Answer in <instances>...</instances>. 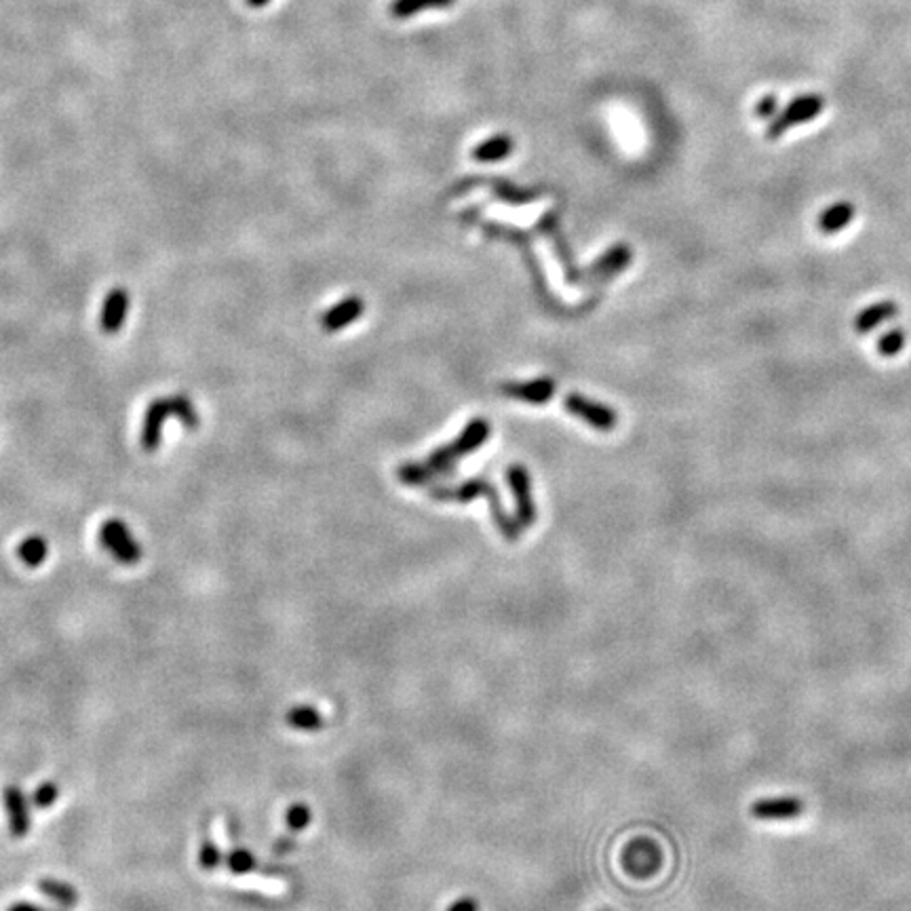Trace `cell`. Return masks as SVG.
I'll return each instance as SVG.
<instances>
[{"label":"cell","mask_w":911,"mask_h":911,"mask_svg":"<svg viewBox=\"0 0 911 911\" xmlns=\"http://www.w3.org/2000/svg\"><path fill=\"white\" fill-rule=\"evenodd\" d=\"M490 433H492L490 422L483 420V418H475V420L469 422V427L463 430V435H460L458 439H454L452 443H449V446L435 449L427 463H422V465L410 463V465L399 466V471H397L399 482H403L408 485H422L435 477L452 475L454 466L458 465V460L465 458L466 454L475 452V449L482 447L483 443L488 441Z\"/></svg>","instance_id":"6da1fadb"},{"label":"cell","mask_w":911,"mask_h":911,"mask_svg":"<svg viewBox=\"0 0 911 911\" xmlns=\"http://www.w3.org/2000/svg\"><path fill=\"white\" fill-rule=\"evenodd\" d=\"M167 418H177L186 428H199V414L188 397L174 395L157 399L148 405L144 427H141V447L146 452H155L161 446V430Z\"/></svg>","instance_id":"7a4b0ae2"},{"label":"cell","mask_w":911,"mask_h":911,"mask_svg":"<svg viewBox=\"0 0 911 911\" xmlns=\"http://www.w3.org/2000/svg\"><path fill=\"white\" fill-rule=\"evenodd\" d=\"M430 496L435 498V501H441V502H447V501H456V502H469L473 501V498H479V496H485L490 501V509H492V517H494V523L496 528L501 529V534L504 538H509L510 543H515L517 538H519L521 534V528L517 526L515 519H510V517L504 513L502 510V504H501V498H498V492L492 483L485 482L483 477H477V479H471V482H466L465 485H460V488L456 490H449V488H437L430 492Z\"/></svg>","instance_id":"3957f363"},{"label":"cell","mask_w":911,"mask_h":911,"mask_svg":"<svg viewBox=\"0 0 911 911\" xmlns=\"http://www.w3.org/2000/svg\"><path fill=\"white\" fill-rule=\"evenodd\" d=\"M825 110V100L821 95L810 94V95H799L793 100L789 106H787L783 113L774 116L771 125L766 129L768 140H779L780 135H785L789 129L804 125V122L815 121L818 114Z\"/></svg>","instance_id":"277c9868"},{"label":"cell","mask_w":911,"mask_h":911,"mask_svg":"<svg viewBox=\"0 0 911 911\" xmlns=\"http://www.w3.org/2000/svg\"><path fill=\"white\" fill-rule=\"evenodd\" d=\"M100 543L116 562L122 565H135L141 559V546L133 534L129 532L122 519H108L100 528Z\"/></svg>","instance_id":"5b68a950"},{"label":"cell","mask_w":911,"mask_h":911,"mask_svg":"<svg viewBox=\"0 0 911 911\" xmlns=\"http://www.w3.org/2000/svg\"><path fill=\"white\" fill-rule=\"evenodd\" d=\"M663 865V854L652 840H636L623 852V867L636 878H650Z\"/></svg>","instance_id":"8992f818"},{"label":"cell","mask_w":911,"mask_h":911,"mask_svg":"<svg viewBox=\"0 0 911 911\" xmlns=\"http://www.w3.org/2000/svg\"><path fill=\"white\" fill-rule=\"evenodd\" d=\"M565 410H568L570 414H574V416L581 418V420L587 422L589 427L603 430V433L614 430L618 424L617 411H614L612 408H608V405L589 401V399H584L582 395L565 397Z\"/></svg>","instance_id":"52a82bcc"},{"label":"cell","mask_w":911,"mask_h":911,"mask_svg":"<svg viewBox=\"0 0 911 911\" xmlns=\"http://www.w3.org/2000/svg\"><path fill=\"white\" fill-rule=\"evenodd\" d=\"M509 485L513 488L515 504H517V515L515 521L521 529L532 528V523L537 521V509H534L532 501V488H529V477L528 471L523 466H510L507 473Z\"/></svg>","instance_id":"ba28073f"},{"label":"cell","mask_w":911,"mask_h":911,"mask_svg":"<svg viewBox=\"0 0 911 911\" xmlns=\"http://www.w3.org/2000/svg\"><path fill=\"white\" fill-rule=\"evenodd\" d=\"M3 804L5 812H7L9 821V831L14 838H26L30 831V810H28V799L23 796V791L17 785L5 787L3 791Z\"/></svg>","instance_id":"9c48e42d"},{"label":"cell","mask_w":911,"mask_h":911,"mask_svg":"<svg viewBox=\"0 0 911 911\" xmlns=\"http://www.w3.org/2000/svg\"><path fill=\"white\" fill-rule=\"evenodd\" d=\"M751 816L760 821H787L798 818L804 812V802L799 798H768L751 804Z\"/></svg>","instance_id":"30bf717a"},{"label":"cell","mask_w":911,"mask_h":911,"mask_svg":"<svg viewBox=\"0 0 911 911\" xmlns=\"http://www.w3.org/2000/svg\"><path fill=\"white\" fill-rule=\"evenodd\" d=\"M631 257H633V251H631L629 245H617V248L606 251V254H603L600 260L595 262V266L591 268V273H589V279L591 281H610L612 276L623 273V270L629 266Z\"/></svg>","instance_id":"8fae6325"},{"label":"cell","mask_w":911,"mask_h":911,"mask_svg":"<svg viewBox=\"0 0 911 911\" xmlns=\"http://www.w3.org/2000/svg\"><path fill=\"white\" fill-rule=\"evenodd\" d=\"M127 311H129V293L121 287L113 289V292L106 295L102 306V321H100L102 329L106 331V334H116V331H121L122 323H125Z\"/></svg>","instance_id":"7c38bea8"},{"label":"cell","mask_w":911,"mask_h":911,"mask_svg":"<svg viewBox=\"0 0 911 911\" xmlns=\"http://www.w3.org/2000/svg\"><path fill=\"white\" fill-rule=\"evenodd\" d=\"M502 392L513 399H521V401L543 405V403L549 401V399L553 397V392H555V383H553L551 378H538V380H532V383L507 384V386H502Z\"/></svg>","instance_id":"4fadbf2b"},{"label":"cell","mask_w":911,"mask_h":911,"mask_svg":"<svg viewBox=\"0 0 911 911\" xmlns=\"http://www.w3.org/2000/svg\"><path fill=\"white\" fill-rule=\"evenodd\" d=\"M897 315H898V306L895 304V302H890V300L878 302V304L867 306L865 311L859 312L857 319H854V331H857V334H870V331L878 329L879 325L890 321V319H895Z\"/></svg>","instance_id":"5bb4252c"},{"label":"cell","mask_w":911,"mask_h":911,"mask_svg":"<svg viewBox=\"0 0 911 911\" xmlns=\"http://www.w3.org/2000/svg\"><path fill=\"white\" fill-rule=\"evenodd\" d=\"M854 213H857V209H854L852 203L838 201L835 205L827 207L818 215V230L827 237L838 235L854 220Z\"/></svg>","instance_id":"9a60e30c"},{"label":"cell","mask_w":911,"mask_h":911,"mask_svg":"<svg viewBox=\"0 0 911 911\" xmlns=\"http://www.w3.org/2000/svg\"><path fill=\"white\" fill-rule=\"evenodd\" d=\"M363 300L361 298H347L342 300L340 304H336L334 309H329L328 312H325L321 323L323 328L328 331H338V329H344L347 325L355 323L356 319H359L363 315Z\"/></svg>","instance_id":"2e32d148"},{"label":"cell","mask_w":911,"mask_h":911,"mask_svg":"<svg viewBox=\"0 0 911 911\" xmlns=\"http://www.w3.org/2000/svg\"><path fill=\"white\" fill-rule=\"evenodd\" d=\"M540 230L546 232L553 239V243H555V249H557V256L559 260H562L564 264V270H565V279H568L570 283H576V281H582L584 275L578 273L574 264H572V257H570V249H568V243L564 241L562 235H559V221L555 220V213H549L546 218L540 221Z\"/></svg>","instance_id":"e0dca14e"},{"label":"cell","mask_w":911,"mask_h":911,"mask_svg":"<svg viewBox=\"0 0 911 911\" xmlns=\"http://www.w3.org/2000/svg\"><path fill=\"white\" fill-rule=\"evenodd\" d=\"M285 722L289 728L300 732H319L325 726L321 711L312 705H295L287 711Z\"/></svg>","instance_id":"ac0fdd59"},{"label":"cell","mask_w":911,"mask_h":911,"mask_svg":"<svg viewBox=\"0 0 911 911\" xmlns=\"http://www.w3.org/2000/svg\"><path fill=\"white\" fill-rule=\"evenodd\" d=\"M513 148H515V141L510 140L509 135L502 133V135H496V138L482 141V144L473 150V157H475V161H479V163H494V161H502V158L510 157Z\"/></svg>","instance_id":"d6986e66"},{"label":"cell","mask_w":911,"mask_h":911,"mask_svg":"<svg viewBox=\"0 0 911 911\" xmlns=\"http://www.w3.org/2000/svg\"><path fill=\"white\" fill-rule=\"evenodd\" d=\"M454 3L456 0H392L389 11L395 20H410V17L422 14V11L447 9L452 7Z\"/></svg>","instance_id":"ffe728a7"},{"label":"cell","mask_w":911,"mask_h":911,"mask_svg":"<svg viewBox=\"0 0 911 911\" xmlns=\"http://www.w3.org/2000/svg\"><path fill=\"white\" fill-rule=\"evenodd\" d=\"M39 888L42 895H45L47 898H51V901H55L58 905H61V907H74V905L78 903V892L74 886H70L68 882H61V879H55V878H42L39 882Z\"/></svg>","instance_id":"44dd1931"},{"label":"cell","mask_w":911,"mask_h":911,"mask_svg":"<svg viewBox=\"0 0 911 911\" xmlns=\"http://www.w3.org/2000/svg\"><path fill=\"white\" fill-rule=\"evenodd\" d=\"M49 545L42 537H28L22 540V545L17 546V555L28 568H39V565L47 559Z\"/></svg>","instance_id":"7402d4cb"},{"label":"cell","mask_w":911,"mask_h":911,"mask_svg":"<svg viewBox=\"0 0 911 911\" xmlns=\"http://www.w3.org/2000/svg\"><path fill=\"white\" fill-rule=\"evenodd\" d=\"M492 190L498 199L510 203V205H526V203L534 201L540 194V190H521L515 188L513 184L502 182V180H492Z\"/></svg>","instance_id":"603a6c76"},{"label":"cell","mask_w":911,"mask_h":911,"mask_svg":"<svg viewBox=\"0 0 911 911\" xmlns=\"http://www.w3.org/2000/svg\"><path fill=\"white\" fill-rule=\"evenodd\" d=\"M224 863L232 873H239V876H245V873H251L257 867V861L254 854L245 848H235L226 854Z\"/></svg>","instance_id":"cb8c5ba5"},{"label":"cell","mask_w":911,"mask_h":911,"mask_svg":"<svg viewBox=\"0 0 911 911\" xmlns=\"http://www.w3.org/2000/svg\"><path fill=\"white\" fill-rule=\"evenodd\" d=\"M312 821V812L309 804H292L285 812V823L292 831H304Z\"/></svg>","instance_id":"d4e9b609"},{"label":"cell","mask_w":911,"mask_h":911,"mask_svg":"<svg viewBox=\"0 0 911 911\" xmlns=\"http://www.w3.org/2000/svg\"><path fill=\"white\" fill-rule=\"evenodd\" d=\"M903 347H905V331L901 328L890 329L888 334H884L882 338H879V342H878L879 355L886 356V359H890V356H897L903 350Z\"/></svg>","instance_id":"484cf974"},{"label":"cell","mask_w":911,"mask_h":911,"mask_svg":"<svg viewBox=\"0 0 911 911\" xmlns=\"http://www.w3.org/2000/svg\"><path fill=\"white\" fill-rule=\"evenodd\" d=\"M221 861H224V854H221V848L215 844L213 840H205L201 844V851H199V865L203 867L205 871H213L218 870Z\"/></svg>","instance_id":"4316f807"},{"label":"cell","mask_w":911,"mask_h":911,"mask_svg":"<svg viewBox=\"0 0 911 911\" xmlns=\"http://www.w3.org/2000/svg\"><path fill=\"white\" fill-rule=\"evenodd\" d=\"M58 798H59V787L51 783V780H47V783L36 787L32 802L39 806V808H49V806H53L55 802H58Z\"/></svg>","instance_id":"83f0119b"},{"label":"cell","mask_w":911,"mask_h":911,"mask_svg":"<svg viewBox=\"0 0 911 911\" xmlns=\"http://www.w3.org/2000/svg\"><path fill=\"white\" fill-rule=\"evenodd\" d=\"M777 110H779V100L774 95H766L762 97L760 104L755 106V114L760 116V119H774L777 116Z\"/></svg>","instance_id":"f1b7e54d"},{"label":"cell","mask_w":911,"mask_h":911,"mask_svg":"<svg viewBox=\"0 0 911 911\" xmlns=\"http://www.w3.org/2000/svg\"><path fill=\"white\" fill-rule=\"evenodd\" d=\"M447 911H479V903L475 901V898H471V897H463V898H458V901H454L452 905H449Z\"/></svg>","instance_id":"f546056e"},{"label":"cell","mask_w":911,"mask_h":911,"mask_svg":"<svg viewBox=\"0 0 911 911\" xmlns=\"http://www.w3.org/2000/svg\"><path fill=\"white\" fill-rule=\"evenodd\" d=\"M7 911H49V909H42V907H39V905H32V903L22 901V903H14V905H9Z\"/></svg>","instance_id":"4dcf8cb0"},{"label":"cell","mask_w":911,"mask_h":911,"mask_svg":"<svg viewBox=\"0 0 911 911\" xmlns=\"http://www.w3.org/2000/svg\"><path fill=\"white\" fill-rule=\"evenodd\" d=\"M292 844H293L292 840H279V842H276L275 851H276V852H287V851H292V848H293Z\"/></svg>","instance_id":"1f68e13d"},{"label":"cell","mask_w":911,"mask_h":911,"mask_svg":"<svg viewBox=\"0 0 911 911\" xmlns=\"http://www.w3.org/2000/svg\"><path fill=\"white\" fill-rule=\"evenodd\" d=\"M268 3H270V0H248L249 7H254V9H262V7H266Z\"/></svg>","instance_id":"d6a6232c"},{"label":"cell","mask_w":911,"mask_h":911,"mask_svg":"<svg viewBox=\"0 0 911 911\" xmlns=\"http://www.w3.org/2000/svg\"><path fill=\"white\" fill-rule=\"evenodd\" d=\"M601 911H610V909H601Z\"/></svg>","instance_id":"836d02e7"}]
</instances>
